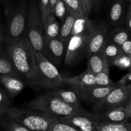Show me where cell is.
I'll use <instances>...</instances> for the list:
<instances>
[{"label": "cell", "instance_id": "cell-33", "mask_svg": "<svg viewBox=\"0 0 131 131\" xmlns=\"http://www.w3.org/2000/svg\"><path fill=\"white\" fill-rule=\"evenodd\" d=\"M131 65V58L130 56H127L125 54H122L118 58L115 60L113 62V66L118 67L121 69H129Z\"/></svg>", "mask_w": 131, "mask_h": 131}, {"label": "cell", "instance_id": "cell-3", "mask_svg": "<svg viewBox=\"0 0 131 131\" xmlns=\"http://www.w3.org/2000/svg\"><path fill=\"white\" fill-rule=\"evenodd\" d=\"M25 106L58 116H67L84 110L81 107H74L68 104L49 91L38 95Z\"/></svg>", "mask_w": 131, "mask_h": 131}, {"label": "cell", "instance_id": "cell-42", "mask_svg": "<svg viewBox=\"0 0 131 131\" xmlns=\"http://www.w3.org/2000/svg\"><path fill=\"white\" fill-rule=\"evenodd\" d=\"M57 0H50V5H51V13H52V10H53V8L55 4H56Z\"/></svg>", "mask_w": 131, "mask_h": 131}, {"label": "cell", "instance_id": "cell-38", "mask_svg": "<svg viewBox=\"0 0 131 131\" xmlns=\"http://www.w3.org/2000/svg\"><path fill=\"white\" fill-rule=\"evenodd\" d=\"M125 24H126L127 29L131 33V14L127 12L126 17H125Z\"/></svg>", "mask_w": 131, "mask_h": 131}, {"label": "cell", "instance_id": "cell-9", "mask_svg": "<svg viewBox=\"0 0 131 131\" xmlns=\"http://www.w3.org/2000/svg\"><path fill=\"white\" fill-rule=\"evenodd\" d=\"M58 118L78 128L79 131H97L96 126L101 121L102 115L84 110L67 116H59Z\"/></svg>", "mask_w": 131, "mask_h": 131}, {"label": "cell", "instance_id": "cell-11", "mask_svg": "<svg viewBox=\"0 0 131 131\" xmlns=\"http://www.w3.org/2000/svg\"><path fill=\"white\" fill-rule=\"evenodd\" d=\"M66 43L59 37L45 38L46 56L53 64L60 65L65 58L67 49Z\"/></svg>", "mask_w": 131, "mask_h": 131}, {"label": "cell", "instance_id": "cell-17", "mask_svg": "<svg viewBox=\"0 0 131 131\" xmlns=\"http://www.w3.org/2000/svg\"><path fill=\"white\" fill-rule=\"evenodd\" d=\"M95 23L91 20L88 15H78L75 17L73 28L72 29V35L81 34H90L93 30Z\"/></svg>", "mask_w": 131, "mask_h": 131}, {"label": "cell", "instance_id": "cell-5", "mask_svg": "<svg viewBox=\"0 0 131 131\" xmlns=\"http://www.w3.org/2000/svg\"><path fill=\"white\" fill-rule=\"evenodd\" d=\"M36 86L47 89L63 87L65 85L63 78L54 64L52 63L40 52L35 51Z\"/></svg>", "mask_w": 131, "mask_h": 131}, {"label": "cell", "instance_id": "cell-30", "mask_svg": "<svg viewBox=\"0 0 131 131\" xmlns=\"http://www.w3.org/2000/svg\"><path fill=\"white\" fill-rule=\"evenodd\" d=\"M67 7L69 12L76 15H88L83 10L79 0H63Z\"/></svg>", "mask_w": 131, "mask_h": 131}, {"label": "cell", "instance_id": "cell-12", "mask_svg": "<svg viewBox=\"0 0 131 131\" xmlns=\"http://www.w3.org/2000/svg\"><path fill=\"white\" fill-rule=\"evenodd\" d=\"M118 84V83L114 86H94L86 88H75V90L78 92L79 97L84 102H88L90 104H95L99 102L101 99L104 98L106 95L108 94Z\"/></svg>", "mask_w": 131, "mask_h": 131}, {"label": "cell", "instance_id": "cell-7", "mask_svg": "<svg viewBox=\"0 0 131 131\" xmlns=\"http://www.w3.org/2000/svg\"><path fill=\"white\" fill-rule=\"evenodd\" d=\"M130 98V93L126 87L118 83L99 102L92 106L93 112L102 115L110 110L120 106H125Z\"/></svg>", "mask_w": 131, "mask_h": 131}, {"label": "cell", "instance_id": "cell-8", "mask_svg": "<svg viewBox=\"0 0 131 131\" xmlns=\"http://www.w3.org/2000/svg\"><path fill=\"white\" fill-rule=\"evenodd\" d=\"M90 34L72 35L67 46L65 56V65L72 66L83 56H86L87 46Z\"/></svg>", "mask_w": 131, "mask_h": 131}, {"label": "cell", "instance_id": "cell-1", "mask_svg": "<svg viewBox=\"0 0 131 131\" xmlns=\"http://www.w3.org/2000/svg\"><path fill=\"white\" fill-rule=\"evenodd\" d=\"M6 53L27 84L36 86L35 51L26 36L15 42L8 39Z\"/></svg>", "mask_w": 131, "mask_h": 131}, {"label": "cell", "instance_id": "cell-6", "mask_svg": "<svg viewBox=\"0 0 131 131\" xmlns=\"http://www.w3.org/2000/svg\"><path fill=\"white\" fill-rule=\"evenodd\" d=\"M25 36L28 38L35 51L46 56L43 26L38 5L31 1L28 8Z\"/></svg>", "mask_w": 131, "mask_h": 131}, {"label": "cell", "instance_id": "cell-46", "mask_svg": "<svg viewBox=\"0 0 131 131\" xmlns=\"http://www.w3.org/2000/svg\"><path fill=\"white\" fill-rule=\"evenodd\" d=\"M125 1H128V2H129V3H131V0H125Z\"/></svg>", "mask_w": 131, "mask_h": 131}, {"label": "cell", "instance_id": "cell-39", "mask_svg": "<svg viewBox=\"0 0 131 131\" xmlns=\"http://www.w3.org/2000/svg\"><path fill=\"white\" fill-rule=\"evenodd\" d=\"M125 108L129 118H131V99H129L128 103L127 104L126 106H125Z\"/></svg>", "mask_w": 131, "mask_h": 131}, {"label": "cell", "instance_id": "cell-27", "mask_svg": "<svg viewBox=\"0 0 131 131\" xmlns=\"http://www.w3.org/2000/svg\"><path fill=\"white\" fill-rule=\"evenodd\" d=\"M96 86H111L117 83H115L110 78V67L106 66L102 71L95 74Z\"/></svg>", "mask_w": 131, "mask_h": 131}, {"label": "cell", "instance_id": "cell-20", "mask_svg": "<svg viewBox=\"0 0 131 131\" xmlns=\"http://www.w3.org/2000/svg\"><path fill=\"white\" fill-rule=\"evenodd\" d=\"M101 122L109 123L125 122L129 120V117L125 110V106H120L102 114Z\"/></svg>", "mask_w": 131, "mask_h": 131}, {"label": "cell", "instance_id": "cell-19", "mask_svg": "<svg viewBox=\"0 0 131 131\" xmlns=\"http://www.w3.org/2000/svg\"><path fill=\"white\" fill-rule=\"evenodd\" d=\"M129 38H130L129 31L121 26H117L108 31L106 40L121 46Z\"/></svg>", "mask_w": 131, "mask_h": 131}, {"label": "cell", "instance_id": "cell-44", "mask_svg": "<svg viewBox=\"0 0 131 131\" xmlns=\"http://www.w3.org/2000/svg\"><path fill=\"white\" fill-rule=\"evenodd\" d=\"M3 114H4V113L3 112V111H1V110H0V116H1V115H3Z\"/></svg>", "mask_w": 131, "mask_h": 131}, {"label": "cell", "instance_id": "cell-40", "mask_svg": "<svg viewBox=\"0 0 131 131\" xmlns=\"http://www.w3.org/2000/svg\"><path fill=\"white\" fill-rule=\"evenodd\" d=\"M93 8L95 10H98L101 6V2L100 0H93Z\"/></svg>", "mask_w": 131, "mask_h": 131}, {"label": "cell", "instance_id": "cell-26", "mask_svg": "<svg viewBox=\"0 0 131 131\" xmlns=\"http://www.w3.org/2000/svg\"><path fill=\"white\" fill-rule=\"evenodd\" d=\"M97 131H131V123L128 122L109 123L99 122L96 126Z\"/></svg>", "mask_w": 131, "mask_h": 131}, {"label": "cell", "instance_id": "cell-16", "mask_svg": "<svg viewBox=\"0 0 131 131\" xmlns=\"http://www.w3.org/2000/svg\"><path fill=\"white\" fill-rule=\"evenodd\" d=\"M49 92L70 106L77 107H81V99L74 88L72 90H67L59 87L51 89Z\"/></svg>", "mask_w": 131, "mask_h": 131}, {"label": "cell", "instance_id": "cell-47", "mask_svg": "<svg viewBox=\"0 0 131 131\" xmlns=\"http://www.w3.org/2000/svg\"><path fill=\"white\" fill-rule=\"evenodd\" d=\"M0 23H1V14H0Z\"/></svg>", "mask_w": 131, "mask_h": 131}, {"label": "cell", "instance_id": "cell-14", "mask_svg": "<svg viewBox=\"0 0 131 131\" xmlns=\"http://www.w3.org/2000/svg\"><path fill=\"white\" fill-rule=\"evenodd\" d=\"M65 85L75 88H86L96 86L95 74L86 70L79 75L72 78H63Z\"/></svg>", "mask_w": 131, "mask_h": 131}, {"label": "cell", "instance_id": "cell-4", "mask_svg": "<svg viewBox=\"0 0 131 131\" xmlns=\"http://www.w3.org/2000/svg\"><path fill=\"white\" fill-rule=\"evenodd\" d=\"M6 24L5 26L7 37L10 42H15L25 36L28 7L26 0H18L6 10Z\"/></svg>", "mask_w": 131, "mask_h": 131}, {"label": "cell", "instance_id": "cell-10", "mask_svg": "<svg viewBox=\"0 0 131 131\" xmlns=\"http://www.w3.org/2000/svg\"><path fill=\"white\" fill-rule=\"evenodd\" d=\"M108 29V26L106 23L104 22L95 23L88 39L86 56L98 52L102 48L106 42Z\"/></svg>", "mask_w": 131, "mask_h": 131}, {"label": "cell", "instance_id": "cell-32", "mask_svg": "<svg viewBox=\"0 0 131 131\" xmlns=\"http://www.w3.org/2000/svg\"><path fill=\"white\" fill-rule=\"evenodd\" d=\"M10 95L6 90L0 84V110L5 113L11 107Z\"/></svg>", "mask_w": 131, "mask_h": 131}, {"label": "cell", "instance_id": "cell-41", "mask_svg": "<svg viewBox=\"0 0 131 131\" xmlns=\"http://www.w3.org/2000/svg\"><path fill=\"white\" fill-rule=\"evenodd\" d=\"M79 1L80 2L81 5V6H82V7H83L84 11L85 12L86 14L88 15V14H87V10H86V3H85V1H84V0H79Z\"/></svg>", "mask_w": 131, "mask_h": 131}, {"label": "cell", "instance_id": "cell-37", "mask_svg": "<svg viewBox=\"0 0 131 131\" xmlns=\"http://www.w3.org/2000/svg\"><path fill=\"white\" fill-rule=\"evenodd\" d=\"M86 3V6L87 14L89 15L92 12V10L93 9V0H84Z\"/></svg>", "mask_w": 131, "mask_h": 131}, {"label": "cell", "instance_id": "cell-24", "mask_svg": "<svg viewBox=\"0 0 131 131\" xmlns=\"http://www.w3.org/2000/svg\"><path fill=\"white\" fill-rule=\"evenodd\" d=\"M0 74L13 75L23 79L13 65L6 51L0 52Z\"/></svg>", "mask_w": 131, "mask_h": 131}, {"label": "cell", "instance_id": "cell-21", "mask_svg": "<svg viewBox=\"0 0 131 131\" xmlns=\"http://www.w3.org/2000/svg\"><path fill=\"white\" fill-rule=\"evenodd\" d=\"M75 17L76 15L69 12L65 17L63 21L61 23V24H60L58 37L67 44L71 37L72 29L73 24H74Z\"/></svg>", "mask_w": 131, "mask_h": 131}, {"label": "cell", "instance_id": "cell-35", "mask_svg": "<svg viewBox=\"0 0 131 131\" xmlns=\"http://www.w3.org/2000/svg\"><path fill=\"white\" fill-rule=\"evenodd\" d=\"M118 83L126 87L128 91L130 93L131 95V72H129V73L124 75Z\"/></svg>", "mask_w": 131, "mask_h": 131}, {"label": "cell", "instance_id": "cell-25", "mask_svg": "<svg viewBox=\"0 0 131 131\" xmlns=\"http://www.w3.org/2000/svg\"><path fill=\"white\" fill-rule=\"evenodd\" d=\"M0 126L6 131H29V129L10 117L7 113L0 116Z\"/></svg>", "mask_w": 131, "mask_h": 131}, {"label": "cell", "instance_id": "cell-23", "mask_svg": "<svg viewBox=\"0 0 131 131\" xmlns=\"http://www.w3.org/2000/svg\"><path fill=\"white\" fill-rule=\"evenodd\" d=\"M102 50L106 56L110 67L113 66V64L115 60L123 54L120 46L106 40L102 47Z\"/></svg>", "mask_w": 131, "mask_h": 131}, {"label": "cell", "instance_id": "cell-48", "mask_svg": "<svg viewBox=\"0 0 131 131\" xmlns=\"http://www.w3.org/2000/svg\"><path fill=\"white\" fill-rule=\"evenodd\" d=\"M107 1H111V0H107Z\"/></svg>", "mask_w": 131, "mask_h": 131}, {"label": "cell", "instance_id": "cell-15", "mask_svg": "<svg viewBox=\"0 0 131 131\" xmlns=\"http://www.w3.org/2000/svg\"><path fill=\"white\" fill-rule=\"evenodd\" d=\"M125 0H113L110 11V21L114 26H121L125 20Z\"/></svg>", "mask_w": 131, "mask_h": 131}, {"label": "cell", "instance_id": "cell-36", "mask_svg": "<svg viewBox=\"0 0 131 131\" xmlns=\"http://www.w3.org/2000/svg\"><path fill=\"white\" fill-rule=\"evenodd\" d=\"M120 47L124 54L131 56V38H129L126 42H124Z\"/></svg>", "mask_w": 131, "mask_h": 131}, {"label": "cell", "instance_id": "cell-2", "mask_svg": "<svg viewBox=\"0 0 131 131\" xmlns=\"http://www.w3.org/2000/svg\"><path fill=\"white\" fill-rule=\"evenodd\" d=\"M6 113L30 130L48 131L50 125L59 117L34 109H19L12 106Z\"/></svg>", "mask_w": 131, "mask_h": 131}, {"label": "cell", "instance_id": "cell-49", "mask_svg": "<svg viewBox=\"0 0 131 131\" xmlns=\"http://www.w3.org/2000/svg\"><path fill=\"white\" fill-rule=\"evenodd\" d=\"M130 99H131V95H130Z\"/></svg>", "mask_w": 131, "mask_h": 131}, {"label": "cell", "instance_id": "cell-13", "mask_svg": "<svg viewBox=\"0 0 131 131\" xmlns=\"http://www.w3.org/2000/svg\"><path fill=\"white\" fill-rule=\"evenodd\" d=\"M0 84L6 90L12 98L20 93L27 83L20 78L0 74Z\"/></svg>", "mask_w": 131, "mask_h": 131}, {"label": "cell", "instance_id": "cell-29", "mask_svg": "<svg viewBox=\"0 0 131 131\" xmlns=\"http://www.w3.org/2000/svg\"><path fill=\"white\" fill-rule=\"evenodd\" d=\"M69 13L67 7L63 0H57L51 14H53L56 19H58L62 23L65 17Z\"/></svg>", "mask_w": 131, "mask_h": 131}, {"label": "cell", "instance_id": "cell-43", "mask_svg": "<svg viewBox=\"0 0 131 131\" xmlns=\"http://www.w3.org/2000/svg\"><path fill=\"white\" fill-rule=\"evenodd\" d=\"M129 13H130L131 14V3H130V4H129V7H128V9H127V11Z\"/></svg>", "mask_w": 131, "mask_h": 131}, {"label": "cell", "instance_id": "cell-22", "mask_svg": "<svg viewBox=\"0 0 131 131\" xmlns=\"http://www.w3.org/2000/svg\"><path fill=\"white\" fill-rule=\"evenodd\" d=\"M60 24L56 17L51 14L43 24V33L45 38H57L59 37Z\"/></svg>", "mask_w": 131, "mask_h": 131}, {"label": "cell", "instance_id": "cell-28", "mask_svg": "<svg viewBox=\"0 0 131 131\" xmlns=\"http://www.w3.org/2000/svg\"><path fill=\"white\" fill-rule=\"evenodd\" d=\"M48 131H79L78 128L58 118L50 125Z\"/></svg>", "mask_w": 131, "mask_h": 131}, {"label": "cell", "instance_id": "cell-45", "mask_svg": "<svg viewBox=\"0 0 131 131\" xmlns=\"http://www.w3.org/2000/svg\"><path fill=\"white\" fill-rule=\"evenodd\" d=\"M130 58H131V56H130ZM129 72H131V65H130V68H129Z\"/></svg>", "mask_w": 131, "mask_h": 131}, {"label": "cell", "instance_id": "cell-34", "mask_svg": "<svg viewBox=\"0 0 131 131\" xmlns=\"http://www.w3.org/2000/svg\"><path fill=\"white\" fill-rule=\"evenodd\" d=\"M8 38L7 37L5 26L0 23V52H6Z\"/></svg>", "mask_w": 131, "mask_h": 131}, {"label": "cell", "instance_id": "cell-18", "mask_svg": "<svg viewBox=\"0 0 131 131\" xmlns=\"http://www.w3.org/2000/svg\"><path fill=\"white\" fill-rule=\"evenodd\" d=\"M107 65L109 66L108 63L102 49L98 52L88 56L87 70L93 74L100 72Z\"/></svg>", "mask_w": 131, "mask_h": 131}, {"label": "cell", "instance_id": "cell-31", "mask_svg": "<svg viewBox=\"0 0 131 131\" xmlns=\"http://www.w3.org/2000/svg\"><path fill=\"white\" fill-rule=\"evenodd\" d=\"M38 6L43 26V24H45L48 17L51 14L50 0H39Z\"/></svg>", "mask_w": 131, "mask_h": 131}]
</instances>
